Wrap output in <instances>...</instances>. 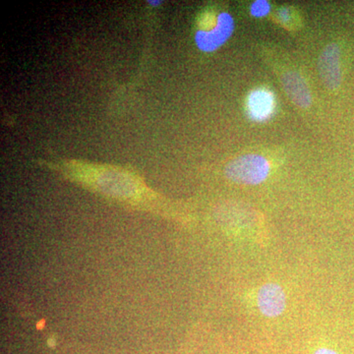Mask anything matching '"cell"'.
Masks as SVG:
<instances>
[{
    "label": "cell",
    "mask_w": 354,
    "mask_h": 354,
    "mask_svg": "<svg viewBox=\"0 0 354 354\" xmlns=\"http://www.w3.org/2000/svg\"><path fill=\"white\" fill-rule=\"evenodd\" d=\"M234 31V20L228 13H221L216 27L209 31H198L195 41L199 50L212 53L218 50L232 36Z\"/></svg>",
    "instance_id": "2"
},
{
    "label": "cell",
    "mask_w": 354,
    "mask_h": 354,
    "mask_svg": "<svg viewBox=\"0 0 354 354\" xmlns=\"http://www.w3.org/2000/svg\"><path fill=\"white\" fill-rule=\"evenodd\" d=\"M149 4H151L152 6H160V3H162V1H148Z\"/></svg>",
    "instance_id": "9"
},
{
    "label": "cell",
    "mask_w": 354,
    "mask_h": 354,
    "mask_svg": "<svg viewBox=\"0 0 354 354\" xmlns=\"http://www.w3.org/2000/svg\"><path fill=\"white\" fill-rule=\"evenodd\" d=\"M313 354H339L337 351H334V349L327 348H321L317 349L315 353Z\"/></svg>",
    "instance_id": "8"
},
{
    "label": "cell",
    "mask_w": 354,
    "mask_h": 354,
    "mask_svg": "<svg viewBox=\"0 0 354 354\" xmlns=\"http://www.w3.org/2000/svg\"><path fill=\"white\" fill-rule=\"evenodd\" d=\"M274 95L269 91L258 88L249 95L248 113L252 120H267L274 113Z\"/></svg>",
    "instance_id": "6"
},
{
    "label": "cell",
    "mask_w": 354,
    "mask_h": 354,
    "mask_svg": "<svg viewBox=\"0 0 354 354\" xmlns=\"http://www.w3.org/2000/svg\"><path fill=\"white\" fill-rule=\"evenodd\" d=\"M283 87L286 95L295 106L301 109H307L311 106L312 97L308 86L297 72H288L281 78Z\"/></svg>",
    "instance_id": "5"
},
{
    "label": "cell",
    "mask_w": 354,
    "mask_h": 354,
    "mask_svg": "<svg viewBox=\"0 0 354 354\" xmlns=\"http://www.w3.org/2000/svg\"><path fill=\"white\" fill-rule=\"evenodd\" d=\"M270 165L262 156L250 153L232 160L225 167L228 179L245 185H257L269 176Z\"/></svg>",
    "instance_id": "1"
},
{
    "label": "cell",
    "mask_w": 354,
    "mask_h": 354,
    "mask_svg": "<svg viewBox=\"0 0 354 354\" xmlns=\"http://www.w3.org/2000/svg\"><path fill=\"white\" fill-rule=\"evenodd\" d=\"M341 50L337 44H330L324 48L319 58V76L325 87L329 90H337L342 82Z\"/></svg>",
    "instance_id": "3"
},
{
    "label": "cell",
    "mask_w": 354,
    "mask_h": 354,
    "mask_svg": "<svg viewBox=\"0 0 354 354\" xmlns=\"http://www.w3.org/2000/svg\"><path fill=\"white\" fill-rule=\"evenodd\" d=\"M257 304L263 315L278 317L286 309L285 291L278 283H266L258 291Z\"/></svg>",
    "instance_id": "4"
},
{
    "label": "cell",
    "mask_w": 354,
    "mask_h": 354,
    "mask_svg": "<svg viewBox=\"0 0 354 354\" xmlns=\"http://www.w3.org/2000/svg\"><path fill=\"white\" fill-rule=\"evenodd\" d=\"M269 11V2L264 1V0L254 2L252 7H251V14L255 17H263V16L267 15Z\"/></svg>",
    "instance_id": "7"
}]
</instances>
